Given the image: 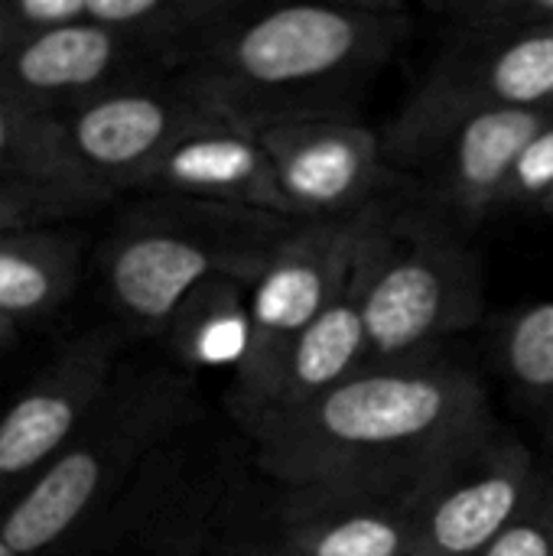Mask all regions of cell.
Masks as SVG:
<instances>
[{
  "instance_id": "cell-1",
  "label": "cell",
  "mask_w": 553,
  "mask_h": 556,
  "mask_svg": "<svg viewBox=\"0 0 553 556\" xmlns=\"http://www.w3.org/2000/svg\"><path fill=\"white\" fill-rule=\"evenodd\" d=\"M499 437L486 388L450 362L365 368L251 433L254 466L287 492L424 502Z\"/></svg>"
},
{
  "instance_id": "cell-2",
  "label": "cell",
  "mask_w": 553,
  "mask_h": 556,
  "mask_svg": "<svg viewBox=\"0 0 553 556\" xmlns=\"http://www.w3.org/2000/svg\"><path fill=\"white\" fill-rule=\"evenodd\" d=\"M411 26L398 3H287L261 13L244 7L186 75L248 134L297 121H355L362 94Z\"/></svg>"
},
{
  "instance_id": "cell-3",
  "label": "cell",
  "mask_w": 553,
  "mask_h": 556,
  "mask_svg": "<svg viewBox=\"0 0 553 556\" xmlns=\"http://www.w3.org/2000/svg\"><path fill=\"white\" fill-rule=\"evenodd\" d=\"M202 420L196 384L179 368H121L75 440L0 515V544L16 556L68 547L176 433Z\"/></svg>"
},
{
  "instance_id": "cell-4",
  "label": "cell",
  "mask_w": 553,
  "mask_h": 556,
  "mask_svg": "<svg viewBox=\"0 0 553 556\" xmlns=\"http://www.w3.org/2000/svg\"><path fill=\"white\" fill-rule=\"evenodd\" d=\"M297 225L274 212L156 195L137 205L104 248L108 296L127 326L166 329L176 309L215 277L254 287Z\"/></svg>"
},
{
  "instance_id": "cell-5",
  "label": "cell",
  "mask_w": 553,
  "mask_h": 556,
  "mask_svg": "<svg viewBox=\"0 0 553 556\" xmlns=\"http://www.w3.org/2000/svg\"><path fill=\"white\" fill-rule=\"evenodd\" d=\"M365 368L417 365L482 319L486 293L469 244L437 212L378 208L368 231Z\"/></svg>"
},
{
  "instance_id": "cell-6",
  "label": "cell",
  "mask_w": 553,
  "mask_h": 556,
  "mask_svg": "<svg viewBox=\"0 0 553 556\" xmlns=\"http://www.w3.org/2000/svg\"><path fill=\"white\" fill-rule=\"evenodd\" d=\"M202 420L137 469L68 544L72 556H205L215 547L235 515L241 482L231 450Z\"/></svg>"
},
{
  "instance_id": "cell-7",
  "label": "cell",
  "mask_w": 553,
  "mask_h": 556,
  "mask_svg": "<svg viewBox=\"0 0 553 556\" xmlns=\"http://www.w3.org/2000/svg\"><path fill=\"white\" fill-rule=\"evenodd\" d=\"M375 208L352 218L300 222L254 280L248 345L228 391V410L241 427L254 420L293 342L336 296Z\"/></svg>"
},
{
  "instance_id": "cell-8",
  "label": "cell",
  "mask_w": 553,
  "mask_h": 556,
  "mask_svg": "<svg viewBox=\"0 0 553 556\" xmlns=\"http://www.w3.org/2000/svg\"><path fill=\"white\" fill-rule=\"evenodd\" d=\"M479 111H553V29L453 39L391 121L385 153L411 166L443 130Z\"/></svg>"
},
{
  "instance_id": "cell-9",
  "label": "cell",
  "mask_w": 553,
  "mask_h": 556,
  "mask_svg": "<svg viewBox=\"0 0 553 556\" xmlns=\"http://www.w3.org/2000/svg\"><path fill=\"white\" fill-rule=\"evenodd\" d=\"M59 117L75 160L111 192L143 189L173 147L228 124L186 72L104 91Z\"/></svg>"
},
{
  "instance_id": "cell-10",
  "label": "cell",
  "mask_w": 553,
  "mask_h": 556,
  "mask_svg": "<svg viewBox=\"0 0 553 556\" xmlns=\"http://www.w3.org/2000/svg\"><path fill=\"white\" fill-rule=\"evenodd\" d=\"M124 326L101 323L68 339L0 414V515L75 440L121 371Z\"/></svg>"
},
{
  "instance_id": "cell-11",
  "label": "cell",
  "mask_w": 553,
  "mask_h": 556,
  "mask_svg": "<svg viewBox=\"0 0 553 556\" xmlns=\"http://www.w3.org/2000/svg\"><path fill=\"white\" fill-rule=\"evenodd\" d=\"M176 72L183 68L160 49L78 23L0 46V101L59 117L104 91Z\"/></svg>"
},
{
  "instance_id": "cell-12",
  "label": "cell",
  "mask_w": 553,
  "mask_h": 556,
  "mask_svg": "<svg viewBox=\"0 0 553 556\" xmlns=\"http://www.w3.org/2000/svg\"><path fill=\"white\" fill-rule=\"evenodd\" d=\"M293 222L352 218L381 205L385 140L359 121H297L257 134Z\"/></svg>"
},
{
  "instance_id": "cell-13",
  "label": "cell",
  "mask_w": 553,
  "mask_h": 556,
  "mask_svg": "<svg viewBox=\"0 0 553 556\" xmlns=\"http://www.w3.org/2000/svg\"><path fill=\"white\" fill-rule=\"evenodd\" d=\"M544 479L525 443L492 437L417 505L414 556H482L531 505Z\"/></svg>"
},
{
  "instance_id": "cell-14",
  "label": "cell",
  "mask_w": 553,
  "mask_h": 556,
  "mask_svg": "<svg viewBox=\"0 0 553 556\" xmlns=\"http://www.w3.org/2000/svg\"><path fill=\"white\" fill-rule=\"evenodd\" d=\"M553 111H479L443 130L411 166L427 173L433 212L463 228L499 212L518 156Z\"/></svg>"
},
{
  "instance_id": "cell-15",
  "label": "cell",
  "mask_w": 553,
  "mask_h": 556,
  "mask_svg": "<svg viewBox=\"0 0 553 556\" xmlns=\"http://www.w3.org/2000/svg\"><path fill=\"white\" fill-rule=\"evenodd\" d=\"M378 208H375V215H378ZM375 215H372V222H375ZM372 222L355 248L352 267H349L345 280L339 283L336 296L326 303V309L306 326V332L287 352L264 404L257 407L254 420L244 427L248 437L274 420H284V417L310 407L313 401H319L323 394H329L352 375L365 371V352H368L365 290H368V264H372V257H368Z\"/></svg>"
},
{
  "instance_id": "cell-16",
  "label": "cell",
  "mask_w": 553,
  "mask_h": 556,
  "mask_svg": "<svg viewBox=\"0 0 553 556\" xmlns=\"http://www.w3.org/2000/svg\"><path fill=\"white\" fill-rule=\"evenodd\" d=\"M147 192L257 208L287 218L277 176L257 134L235 124H218L186 137L143 182Z\"/></svg>"
},
{
  "instance_id": "cell-17",
  "label": "cell",
  "mask_w": 553,
  "mask_h": 556,
  "mask_svg": "<svg viewBox=\"0 0 553 556\" xmlns=\"http://www.w3.org/2000/svg\"><path fill=\"white\" fill-rule=\"evenodd\" d=\"M417 505L287 492L277 547L287 556H414Z\"/></svg>"
},
{
  "instance_id": "cell-18",
  "label": "cell",
  "mask_w": 553,
  "mask_h": 556,
  "mask_svg": "<svg viewBox=\"0 0 553 556\" xmlns=\"http://www.w3.org/2000/svg\"><path fill=\"white\" fill-rule=\"evenodd\" d=\"M0 189L59 202L75 215L114 199L75 160L62 117L10 101H0Z\"/></svg>"
},
{
  "instance_id": "cell-19",
  "label": "cell",
  "mask_w": 553,
  "mask_h": 556,
  "mask_svg": "<svg viewBox=\"0 0 553 556\" xmlns=\"http://www.w3.org/2000/svg\"><path fill=\"white\" fill-rule=\"evenodd\" d=\"M81 248L49 228L0 231V316L13 326L55 313L78 287Z\"/></svg>"
},
{
  "instance_id": "cell-20",
  "label": "cell",
  "mask_w": 553,
  "mask_h": 556,
  "mask_svg": "<svg viewBox=\"0 0 553 556\" xmlns=\"http://www.w3.org/2000/svg\"><path fill=\"white\" fill-rule=\"evenodd\" d=\"M248 300L251 283L235 277L202 283L166 326L179 362L189 368L231 365L235 371L248 345Z\"/></svg>"
},
{
  "instance_id": "cell-21",
  "label": "cell",
  "mask_w": 553,
  "mask_h": 556,
  "mask_svg": "<svg viewBox=\"0 0 553 556\" xmlns=\"http://www.w3.org/2000/svg\"><path fill=\"white\" fill-rule=\"evenodd\" d=\"M499 365L515 394L553 437V300L508 319L499 339Z\"/></svg>"
},
{
  "instance_id": "cell-22",
  "label": "cell",
  "mask_w": 553,
  "mask_h": 556,
  "mask_svg": "<svg viewBox=\"0 0 553 556\" xmlns=\"http://www.w3.org/2000/svg\"><path fill=\"white\" fill-rule=\"evenodd\" d=\"M456 39H495L553 29V0H473L440 10Z\"/></svg>"
},
{
  "instance_id": "cell-23",
  "label": "cell",
  "mask_w": 553,
  "mask_h": 556,
  "mask_svg": "<svg viewBox=\"0 0 553 556\" xmlns=\"http://www.w3.org/2000/svg\"><path fill=\"white\" fill-rule=\"evenodd\" d=\"M482 556H553V479H544L531 505Z\"/></svg>"
},
{
  "instance_id": "cell-24",
  "label": "cell",
  "mask_w": 553,
  "mask_h": 556,
  "mask_svg": "<svg viewBox=\"0 0 553 556\" xmlns=\"http://www.w3.org/2000/svg\"><path fill=\"white\" fill-rule=\"evenodd\" d=\"M553 192V121L528 143L518 156L508 186L502 192L499 208H541V202Z\"/></svg>"
},
{
  "instance_id": "cell-25",
  "label": "cell",
  "mask_w": 553,
  "mask_h": 556,
  "mask_svg": "<svg viewBox=\"0 0 553 556\" xmlns=\"http://www.w3.org/2000/svg\"><path fill=\"white\" fill-rule=\"evenodd\" d=\"M68 215H75V212H68L59 202L26 195V192H13V189H0V231L46 228L49 222L68 218Z\"/></svg>"
},
{
  "instance_id": "cell-26",
  "label": "cell",
  "mask_w": 553,
  "mask_h": 556,
  "mask_svg": "<svg viewBox=\"0 0 553 556\" xmlns=\"http://www.w3.org/2000/svg\"><path fill=\"white\" fill-rule=\"evenodd\" d=\"M231 556H287L277 544H267V547H241L238 554Z\"/></svg>"
},
{
  "instance_id": "cell-27",
  "label": "cell",
  "mask_w": 553,
  "mask_h": 556,
  "mask_svg": "<svg viewBox=\"0 0 553 556\" xmlns=\"http://www.w3.org/2000/svg\"><path fill=\"white\" fill-rule=\"evenodd\" d=\"M16 329H20V326H13L10 319H3V316H0V349L13 345V339H16Z\"/></svg>"
},
{
  "instance_id": "cell-28",
  "label": "cell",
  "mask_w": 553,
  "mask_h": 556,
  "mask_svg": "<svg viewBox=\"0 0 553 556\" xmlns=\"http://www.w3.org/2000/svg\"><path fill=\"white\" fill-rule=\"evenodd\" d=\"M541 212H544V215H553V192L544 199V202H541Z\"/></svg>"
},
{
  "instance_id": "cell-29",
  "label": "cell",
  "mask_w": 553,
  "mask_h": 556,
  "mask_svg": "<svg viewBox=\"0 0 553 556\" xmlns=\"http://www.w3.org/2000/svg\"><path fill=\"white\" fill-rule=\"evenodd\" d=\"M0 556H16V554H13L10 547H3V544H0Z\"/></svg>"
}]
</instances>
